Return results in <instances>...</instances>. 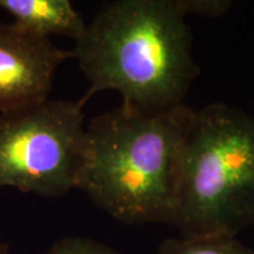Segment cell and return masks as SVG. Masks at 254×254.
I'll use <instances>...</instances> for the list:
<instances>
[{"instance_id": "obj_1", "label": "cell", "mask_w": 254, "mask_h": 254, "mask_svg": "<svg viewBox=\"0 0 254 254\" xmlns=\"http://www.w3.org/2000/svg\"><path fill=\"white\" fill-rule=\"evenodd\" d=\"M186 15L180 0H116L101 8L72 50L90 82L82 103L114 91L141 112L185 104L200 72Z\"/></svg>"}, {"instance_id": "obj_2", "label": "cell", "mask_w": 254, "mask_h": 254, "mask_svg": "<svg viewBox=\"0 0 254 254\" xmlns=\"http://www.w3.org/2000/svg\"><path fill=\"white\" fill-rule=\"evenodd\" d=\"M192 114L185 104L159 112L122 104L95 117L77 189L124 224H171Z\"/></svg>"}, {"instance_id": "obj_3", "label": "cell", "mask_w": 254, "mask_h": 254, "mask_svg": "<svg viewBox=\"0 0 254 254\" xmlns=\"http://www.w3.org/2000/svg\"><path fill=\"white\" fill-rule=\"evenodd\" d=\"M171 224L183 237H237L254 224V118L224 104L193 111Z\"/></svg>"}, {"instance_id": "obj_4", "label": "cell", "mask_w": 254, "mask_h": 254, "mask_svg": "<svg viewBox=\"0 0 254 254\" xmlns=\"http://www.w3.org/2000/svg\"><path fill=\"white\" fill-rule=\"evenodd\" d=\"M84 105L49 98L0 113V189L45 198L77 189L86 142Z\"/></svg>"}, {"instance_id": "obj_5", "label": "cell", "mask_w": 254, "mask_h": 254, "mask_svg": "<svg viewBox=\"0 0 254 254\" xmlns=\"http://www.w3.org/2000/svg\"><path fill=\"white\" fill-rule=\"evenodd\" d=\"M73 51L0 23V113L49 99L56 72Z\"/></svg>"}, {"instance_id": "obj_6", "label": "cell", "mask_w": 254, "mask_h": 254, "mask_svg": "<svg viewBox=\"0 0 254 254\" xmlns=\"http://www.w3.org/2000/svg\"><path fill=\"white\" fill-rule=\"evenodd\" d=\"M0 8L15 26L41 39L64 36L77 41L87 25L69 0H0Z\"/></svg>"}, {"instance_id": "obj_7", "label": "cell", "mask_w": 254, "mask_h": 254, "mask_svg": "<svg viewBox=\"0 0 254 254\" xmlns=\"http://www.w3.org/2000/svg\"><path fill=\"white\" fill-rule=\"evenodd\" d=\"M158 254H254V251L237 237H182L164 240Z\"/></svg>"}, {"instance_id": "obj_8", "label": "cell", "mask_w": 254, "mask_h": 254, "mask_svg": "<svg viewBox=\"0 0 254 254\" xmlns=\"http://www.w3.org/2000/svg\"><path fill=\"white\" fill-rule=\"evenodd\" d=\"M46 254H119L110 246L88 238L69 237L56 241Z\"/></svg>"}, {"instance_id": "obj_9", "label": "cell", "mask_w": 254, "mask_h": 254, "mask_svg": "<svg viewBox=\"0 0 254 254\" xmlns=\"http://www.w3.org/2000/svg\"><path fill=\"white\" fill-rule=\"evenodd\" d=\"M186 14L198 15H221L227 11L231 2L221 0H180Z\"/></svg>"}, {"instance_id": "obj_10", "label": "cell", "mask_w": 254, "mask_h": 254, "mask_svg": "<svg viewBox=\"0 0 254 254\" xmlns=\"http://www.w3.org/2000/svg\"><path fill=\"white\" fill-rule=\"evenodd\" d=\"M0 254H11L9 253L8 244L1 243V241H0Z\"/></svg>"}]
</instances>
